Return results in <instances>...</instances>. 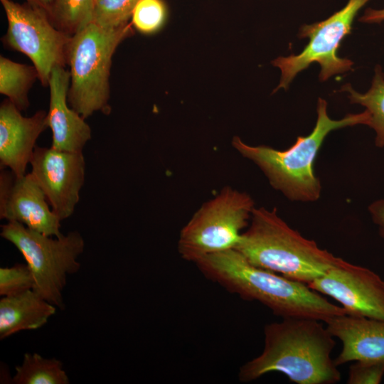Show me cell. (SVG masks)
Instances as JSON below:
<instances>
[{
  "label": "cell",
  "mask_w": 384,
  "mask_h": 384,
  "mask_svg": "<svg viewBox=\"0 0 384 384\" xmlns=\"http://www.w3.org/2000/svg\"><path fill=\"white\" fill-rule=\"evenodd\" d=\"M321 321L284 318L264 328L260 355L243 364L238 378L249 383L270 372L284 374L297 384H335L341 375L331 354L334 336Z\"/></svg>",
  "instance_id": "obj_1"
},
{
  "label": "cell",
  "mask_w": 384,
  "mask_h": 384,
  "mask_svg": "<svg viewBox=\"0 0 384 384\" xmlns=\"http://www.w3.org/2000/svg\"><path fill=\"white\" fill-rule=\"evenodd\" d=\"M208 279L247 301H256L284 318H311L324 322L346 314L307 284L249 262L236 249L203 257L195 263Z\"/></svg>",
  "instance_id": "obj_2"
},
{
  "label": "cell",
  "mask_w": 384,
  "mask_h": 384,
  "mask_svg": "<svg viewBox=\"0 0 384 384\" xmlns=\"http://www.w3.org/2000/svg\"><path fill=\"white\" fill-rule=\"evenodd\" d=\"M315 126L307 136H299L284 150L266 145L252 146L239 137L232 139L233 147L255 164L267 177L271 186L292 201L314 202L321 196V186L314 172V161L327 135L332 131L358 124L368 125L370 114H348L332 119L327 113V102L319 97Z\"/></svg>",
  "instance_id": "obj_3"
},
{
  "label": "cell",
  "mask_w": 384,
  "mask_h": 384,
  "mask_svg": "<svg viewBox=\"0 0 384 384\" xmlns=\"http://www.w3.org/2000/svg\"><path fill=\"white\" fill-rule=\"evenodd\" d=\"M252 265L309 284L346 260L304 238L275 208H255L235 246Z\"/></svg>",
  "instance_id": "obj_4"
},
{
  "label": "cell",
  "mask_w": 384,
  "mask_h": 384,
  "mask_svg": "<svg viewBox=\"0 0 384 384\" xmlns=\"http://www.w3.org/2000/svg\"><path fill=\"white\" fill-rule=\"evenodd\" d=\"M133 35L130 24L103 28L93 21L72 36L68 47L70 106L86 119L95 112H111L110 75L118 46Z\"/></svg>",
  "instance_id": "obj_5"
},
{
  "label": "cell",
  "mask_w": 384,
  "mask_h": 384,
  "mask_svg": "<svg viewBox=\"0 0 384 384\" xmlns=\"http://www.w3.org/2000/svg\"><path fill=\"white\" fill-rule=\"evenodd\" d=\"M1 236L22 254L33 276V289L49 303L63 309L62 292L67 277L80 267L78 258L85 247L80 233L72 231L53 238L18 222L8 221L1 225Z\"/></svg>",
  "instance_id": "obj_6"
},
{
  "label": "cell",
  "mask_w": 384,
  "mask_h": 384,
  "mask_svg": "<svg viewBox=\"0 0 384 384\" xmlns=\"http://www.w3.org/2000/svg\"><path fill=\"white\" fill-rule=\"evenodd\" d=\"M255 208L247 193L223 188L181 230L178 251L181 258L196 263L205 256L235 248Z\"/></svg>",
  "instance_id": "obj_7"
},
{
  "label": "cell",
  "mask_w": 384,
  "mask_h": 384,
  "mask_svg": "<svg viewBox=\"0 0 384 384\" xmlns=\"http://www.w3.org/2000/svg\"><path fill=\"white\" fill-rule=\"evenodd\" d=\"M369 1L348 0L344 7L328 18L302 26L298 36L309 38L302 51L297 55L280 56L272 61V65L281 71L279 83L273 92L282 88L287 90L297 74L313 63L321 66L319 75L321 81L351 70L353 62L339 57L337 50L343 39L351 32L358 12Z\"/></svg>",
  "instance_id": "obj_8"
},
{
  "label": "cell",
  "mask_w": 384,
  "mask_h": 384,
  "mask_svg": "<svg viewBox=\"0 0 384 384\" xmlns=\"http://www.w3.org/2000/svg\"><path fill=\"white\" fill-rule=\"evenodd\" d=\"M0 1L8 21L3 43L27 55L36 67L41 84L48 86L53 68L68 63L72 36L55 27L47 12L39 7L11 0Z\"/></svg>",
  "instance_id": "obj_9"
},
{
  "label": "cell",
  "mask_w": 384,
  "mask_h": 384,
  "mask_svg": "<svg viewBox=\"0 0 384 384\" xmlns=\"http://www.w3.org/2000/svg\"><path fill=\"white\" fill-rule=\"evenodd\" d=\"M29 164L31 174L54 213L60 221L71 216L85 181V161L82 152L36 146Z\"/></svg>",
  "instance_id": "obj_10"
},
{
  "label": "cell",
  "mask_w": 384,
  "mask_h": 384,
  "mask_svg": "<svg viewBox=\"0 0 384 384\" xmlns=\"http://www.w3.org/2000/svg\"><path fill=\"white\" fill-rule=\"evenodd\" d=\"M307 285L339 302L347 315L384 320V280L368 268L345 261Z\"/></svg>",
  "instance_id": "obj_11"
},
{
  "label": "cell",
  "mask_w": 384,
  "mask_h": 384,
  "mask_svg": "<svg viewBox=\"0 0 384 384\" xmlns=\"http://www.w3.org/2000/svg\"><path fill=\"white\" fill-rule=\"evenodd\" d=\"M43 191L31 173L17 177L1 169L0 218L16 221L42 234L60 237V220L50 209Z\"/></svg>",
  "instance_id": "obj_12"
},
{
  "label": "cell",
  "mask_w": 384,
  "mask_h": 384,
  "mask_svg": "<svg viewBox=\"0 0 384 384\" xmlns=\"http://www.w3.org/2000/svg\"><path fill=\"white\" fill-rule=\"evenodd\" d=\"M21 110L9 99L0 106V164L21 177L26 170L40 134L47 128L45 110L31 117H23Z\"/></svg>",
  "instance_id": "obj_13"
},
{
  "label": "cell",
  "mask_w": 384,
  "mask_h": 384,
  "mask_svg": "<svg viewBox=\"0 0 384 384\" xmlns=\"http://www.w3.org/2000/svg\"><path fill=\"white\" fill-rule=\"evenodd\" d=\"M70 71L56 66L49 80L50 104L48 125L52 132L51 146L68 152H82L91 139V129L85 119L67 104Z\"/></svg>",
  "instance_id": "obj_14"
},
{
  "label": "cell",
  "mask_w": 384,
  "mask_h": 384,
  "mask_svg": "<svg viewBox=\"0 0 384 384\" xmlns=\"http://www.w3.org/2000/svg\"><path fill=\"white\" fill-rule=\"evenodd\" d=\"M324 322L343 344L334 359L337 366L356 361L384 363V320L342 314Z\"/></svg>",
  "instance_id": "obj_15"
},
{
  "label": "cell",
  "mask_w": 384,
  "mask_h": 384,
  "mask_svg": "<svg viewBox=\"0 0 384 384\" xmlns=\"http://www.w3.org/2000/svg\"><path fill=\"white\" fill-rule=\"evenodd\" d=\"M56 306L33 289L0 300V338L4 339L25 330L45 325L55 313Z\"/></svg>",
  "instance_id": "obj_16"
},
{
  "label": "cell",
  "mask_w": 384,
  "mask_h": 384,
  "mask_svg": "<svg viewBox=\"0 0 384 384\" xmlns=\"http://www.w3.org/2000/svg\"><path fill=\"white\" fill-rule=\"evenodd\" d=\"M339 91L348 93L351 103L366 107L370 116L368 126L375 133V144L384 149V73L381 66H375L371 86L366 92H357L349 83L343 85Z\"/></svg>",
  "instance_id": "obj_17"
},
{
  "label": "cell",
  "mask_w": 384,
  "mask_h": 384,
  "mask_svg": "<svg viewBox=\"0 0 384 384\" xmlns=\"http://www.w3.org/2000/svg\"><path fill=\"white\" fill-rule=\"evenodd\" d=\"M37 78L38 73L34 65L0 56V92L7 96L20 110L28 107V93Z\"/></svg>",
  "instance_id": "obj_18"
},
{
  "label": "cell",
  "mask_w": 384,
  "mask_h": 384,
  "mask_svg": "<svg viewBox=\"0 0 384 384\" xmlns=\"http://www.w3.org/2000/svg\"><path fill=\"white\" fill-rule=\"evenodd\" d=\"M15 384H68L63 363L56 358H46L38 353H25L21 366L16 367Z\"/></svg>",
  "instance_id": "obj_19"
},
{
  "label": "cell",
  "mask_w": 384,
  "mask_h": 384,
  "mask_svg": "<svg viewBox=\"0 0 384 384\" xmlns=\"http://www.w3.org/2000/svg\"><path fill=\"white\" fill-rule=\"evenodd\" d=\"M95 0H55L50 14L58 29L71 36L92 22Z\"/></svg>",
  "instance_id": "obj_20"
},
{
  "label": "cell",
  "mask_w": 384,
  "mask_h": 384,
  "mask_svg": "<svg viewBox=\"0 0 384 384\" xmlns=\"http://www.w3.org/2000/svg\"><path fill=\"white\" fill-rule=\"evenodd\" d=\"M139 0H95L93 20L107 28H117L128 23Z\"/></svg>",
  "instance_id": "obj_21"
},
{
  "label": "cell",
  "mask_w": 384,
  "mask_h": 384,
  "mask_svg": "<svg viewBox=\"0 0 384 384\" xmlns=\"http://www.w3.org/2000/svg\"><path fill=\"white\" fill-rule=\"evenodd\" d=\"M166 11L161 0H139L132 12L134 27L144 33L157 31L164 24Z\"/></svg>",
  "instance_id": "obj_22"
},
{
  "label": "cell",
  "mask_w": 384,
  "mask_h": 384,
  "mask_svg": "<svg viewBox=\"0 0 384 384\" xmlns=\"http://www.w3.org/2000/svg\"><path fill=\"white\" fill-rule=\"evenodd\" d=\"M34 279L27 264L0 268V295L14 296L33 289Z\"/></svg>",
  "instance_id": "obj_23"
},
{
  "label": "cell",
  "mask_w": 384,
  "mask_h": 384,
  "mask_svg": "<svg viewBox=\"0 0 384 384\" xmlns=\"http://www.w3.org/2000/svg\"><path fill=\"white\" fill-rule=\"evenodd\" d=\"M384 376V363L356 361L349 367L348 384H378Z\"/></svg>",
  "instance_id": "obj_24"
},
{
  "label": "cell",
  "mask_w": 384,
  "mask_h": 384,
  "mask_svg": "<svg viewBox=\"0 0 384 384\" xmlns=\"http://www.w3.org/2000/svg\"><path fill=\"white\" fill-rule=\"evenodd\" d=\"M368 210L373 222L378 227L379 235L384 238V198L372 202Z\"/></svg>",
  "instance_id": "obj_25"
},
{
  "label": "cell",
  "mask_w": 384,
  "mask_h": 384,
  "mask_svg": "<svg viewBox=\"0 0 384 384\" xmlns=\"http://www.w3.org/2000/svg\"><path fill=\"white\" fill-rule=\"evenodd\" d=\"M359 21L363 23H374L384 21V9H368Z\"/></svg>",
  "instance_id": "obj_26"
},
{
  "label": "cell",
  "mask_w": 384,
  "mask_h": 384,
  "mask_svg": "<svg viewBox=\"0 0 384 384\" xmlns=\"http://www.w3.org/2000/svg\"><path fill=\"white\" fill-rule=\"evenodd\" d=\"M30 4L39 7L45 10L47 13H50L55 0H27Z\"/></svg>",
  "instance_id": "obj_27"
}]
</instances>
